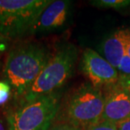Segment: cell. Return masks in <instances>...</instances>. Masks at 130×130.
<instances>
[{"label":"cell","mask_w":130,"mask_h":130,"mask_svg":"<svg viewBox=\"0 0 130 130\" xmlns=\"http://www.w3.org/2000/svg\"><path fill=\"white\" fill-rule=\"evenodd\" d=\"M90 3L98 8L113 9H121L130 6V0H94Z\"/></svg>","instance_id":"10"},{"label":"cell","mask_w":130,"mask_h":130,"mask_svg":"<svg viewBox=\"0 0 130 130\" xmlns=\"http://www.w3.org/2000/svg\"><path fill=\"white\" fill-rule=\"evenodd\" d=\"M12 95L10 85L4 80H0V106L4 105Z\"/></svg>","instance_id":"12"},{"label":"cell","mask_w":130,"mask_h":130,"mask_svg":"<svg viewBox=\"0 0 130 130\" xmlns=\"http://www.w3.org/2000/svg\"><path fill=\"white\" fill-rule=\"evenodd\" d=\"M70 7L71 2L68 0H52L33 25L30 35L49 33L62 28L69 17Z\"/></svg>","instance_id":"8"},{"label":"cell","mask_w":130,"mask_h":130,"mask_svg":"<svg viewBox=\"0 0 130 130\" xmlns=\"http://www.w3.org/2000/svg\"><path fill=\"white\" fill-rule=\"evenodd\" d=\"M130 39V29H119L103 41L101 45L102 57L116 69L122 58L126 55L127 46Z\"/></svg>","instance_id":"9"},{"label":"cell","mask_w":130,"mask_h":130,"mask_svg":"<svg viewBox=\"0 0 130 130\" xmlns=\"http://www.w3.org/2000/svg\"><path fill=\"white\" fill-rule=\"evenodd\" d=\"M49 130H81L78 127H75L67 123H54Z\"/></svg>","instance_id":"15"},{"label":"cell","mask_w":130,"mask_h":130,"mask_svg":"<svg viewBox=\"0 0 130 130\" xmlns=\"http://www.w3.org/2000/svg\"><path fill=\"white\" fill-rule=\"evenodd\" d=\"M117 69L119 74V79H130V57L126 54L122 58Z\"/></svg>","instance_id":"11"},{"label":"cell","mask_w":130,"mask_h":130,"mask_svg":"<svg viewBox=\"0 0 130 130\" xmlns=\"http://www.w3.org/2000/svg\"><path fill=\"white\" fill-rule=\"evenodd\" d=\"M103 108L102 89L84 83L62 100L54 123H67L86 130L101 122Z\"/></svg>","instance_id":"2"},{"label":"cell","mask_w":130,"mask_h":130,"mask_svg":"<svg viewBox=\"0 0 130 130\" xmlns=\"http://www.w3.org/2000/svg\"><path fill=\"white\" fill-rule=\"evenodd\" d=\"M52 0H0V34L12 42L30 35Z\"/></svg>","instance_id":"5"},{"label":"cell","mask_w":130,"mask_h":130,"mask_svg":"<svg viewBox=\"0 0 130 130\" xmlns=\"http://www.w3.org/2000/svg\"><path fill=\"white\" fill-rule=\"evenodd\" d=\"M78 54V49L74 44L62 45L52 55L30 89L18 101H30L59 90L72 76Z\"/></svg>","instance_id":"4"},{"label":"cell","mask_w":130,"mask_h":130,"mask_svg":"<svg viewBox=\"0 0 130 130\" xmlns=\"http://www.w3.org/2000/svg\"><path fill=\"white\" fill-rule=\"evenodd\" d=\"M118 130H130V119L117 125Z\"/></svg>","instance_id":"17"},{"label":"cell","mask_w":130,"mask_h":130,"mask_svg":"<svg viewBox=\"0 0 130 130\" xmlns=\"http://www.w3.org/2000/svg\"><path fill=\"white\" fill-rule=\"evenodd\" d=\"M52 55L45 45L37 41L22 39L13 42L2 68V77L11 87L15 102L30 89Z\"/></svg>","instance_id":"1"},{"label":"cell","mask_w":130,"mask_h":130,"mask_svg":"<svg viewBox=\"0 0 130 130\" xmlns=\"http://www.w3.org/2000/svg\"><path fill=\"white\" fill-rule=\"evenodd\" d=\"M61 91L18 101L6 112L9 130H49L60 108Z\"/></svg>","instance_id":"3"},{"label":"cell","mask_w":130,"mask_h":130,"mask_svg":"<svg viewBox=\"0 0 130 130\" xmlns=\"http://www.w3.org/2000/svg\"><path fill=\"white\" fill-rule=\"evenodd\" d=\"M0 130H9V123L7 120L6 113L4 114L0 111Z\"/></svg>","instance_id":"16"},{"label":"cell","mask_w":130,"mask_h":130,"mask_svg":"<svg viewBox=\"0 0 130 130\" xmlns=\"http://www.w3.org/2000/svg\"><path fill=\"white\" fill-rule=\"evenodd\" d=\"M80 68L90 84L97 88L102 89L119 80L118 69L91 48H86L83 52Z\"/></svg>","instance_id":"7"},{"label":"cell","mask_w":130,"mask_h":130,"mask_svg":"<svg viewBox=\"0 0 130 130\" xmlns=\"http://www.w3.org/2000/svg\"><path fill=\"white\" fill-rule=\"evenodd\" d=\"M0 69H1V63H0Z\"/></svg>","instance_id":"21"},{"label":"cell","mask_w":130,"mask_h":130,"mask_svg":"<svg viewBox=\"0 0 130 130\" xmlns=\"http://www.w3.org/2000/svg\"><path fill=\"white\" fill-rule=\"evenodd\" d=\"M127 85H128V84H127ZM128 86H129V88H130V85H128Z\"/></svg>","instance_id":"22"},{"label":"cell","mask_w":130,"mask_h":130,"mask_svg":"<svg viewBox=\"0 0 130 130\" xmlns=\"http://www.w3.org/2000/svg\"><path fill=\"white\" fill-rule=\"evenodd\" d=\"M119 79L123 80V81L126 82V83H130V79Z\"/></svg>","instance_id":"19"},{"label":"cell","mask_w":130,"mask_h":130,"mask_svg":"<svg viewBox=\"0 0 130 130\" xmlns=\"http://www.w3.org/2000/svg\"><path fill=\"white\" fill-rule=\"evenodd\" d=\"M125 83H126V82H125ZM126 84H128V85H130V83H126Z\"/></svg>","instance_id":"20"},{"label":"cell","mask_w":130,"mask_h":130,"mask_svg":"<svg viewBox=\"0 0 130 130\" xmlns=\"http://www.w3.org/2000/svg\"><path fill=\"white\" fill-rule=\"evenodd\" d=\"M86 130H118V128L112 123L101 121L99 123L95 124V125L90 127Z\"/></svg>","instance_id":"13"},{"label":"cell","mask_w":130,"mask_h":130,"mask_svg":"<svg viewBox=\"0 0 130 130\" xmlns=\"http://www.w3.org/2000/svg\"><path fill=\"white\" fill-rule=\"evenodd\" d=\"M13 42L2 34H0V57L9 52Z\"/></svg>","instance_id":"14"},{"label":"cell","mask_w":130,"mask_h":130,"mask_svg":"<svg viewBox=\"0 0 130 130\" xmlns=\"http://www.w3.org/2000/svg\"><path fill=\"white\" fill-rule=\"evenodd\" d=\"M104 108L101 121L118 125L130 119V88L123 80L102 88Z\"/></svg>","instance_id":"6"},{"label":"cell","mask_w":130,"mask_h":130,"mask_svg":"<svg viewBox=\"0 0 130 130\" xmlns=\"http://www.w3.org/2000/svg\"><path fill=\"white\" fill-rule=\"evenodd\" d=\"M126 54L128 56L130 57V39H129V41L128 43V46H127V51H126Z\"/></svg>","instance_id":"18"}]
</instances>
